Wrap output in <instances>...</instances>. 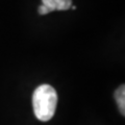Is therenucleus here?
<instances>
[{"instance_id":"obj_1","label":"nucleus","mask_w":125,"mask_h":125,"mask_svg":"<svg viewBox=\"0 0 125 125\" xmlns=\"http://www.w3.org/2000/svg\"><path fill=\"white\" fill-rule=\"evenodd\" d=\"M57 104V94L50 84H41L32 95V107L36 118L43 122L49 121L54 116Z\"/></svg>"},{"instance_id":"obj_2","label":"nucleus","mask_w":125,"mask_h":125,"mask_svg":"<svg viewBox=\"0 0 125 125\" xmlns=\"http://www.w3.org/2000/svg\"><path fill=\"white\" fill-rule=\"evenodd\" d=\"M42 4L45 5L50 11L67 10L71 9L72 0H42Z\"/></svg>"},{"instance_id":"obj_3","label":"nucleus","mask_w":125,"mask_h":125,"mask_svg":"<svg viewBox=\"0 0 125 125\" xmlns=\"http://www.w3.org/2000/svg\"><path fill=\"white\" fill-rule=\"evenodd\" d=\"M115 99L117 105H118L119 112L121 113V115H125V85L122 84L116 90L115 92Z\"/></svg>"},{"instance_id":"obj_4","label":"nucleus","mask_w":125,"mask_h":125,"mask_svg":"<svg viewBox=\"0 0 125 125\" xmlns=\"http://www.w3.org/2000/svg\"><path fill=\"white\" fill-rule=\"evenodd\" d=\"M39 10V14H40V15H47V14L50 13V10L47 9L45 5H43V4L39 6V10Z\"/></svg>"},{"instance_id":"obj_5","label":"nucleus","mask_w":125,"mask_h":125,"mask_svg":"<svg viewBox=\"0 0 125 125\" xmlns=\"http://www.w3.org/2000/svg\"><path fill=\"white\" fill-rule=\"evenodd\" d=\"M71 9L72 10H76V6L75 5H71Z\"/></svg>"}]
</instances>
